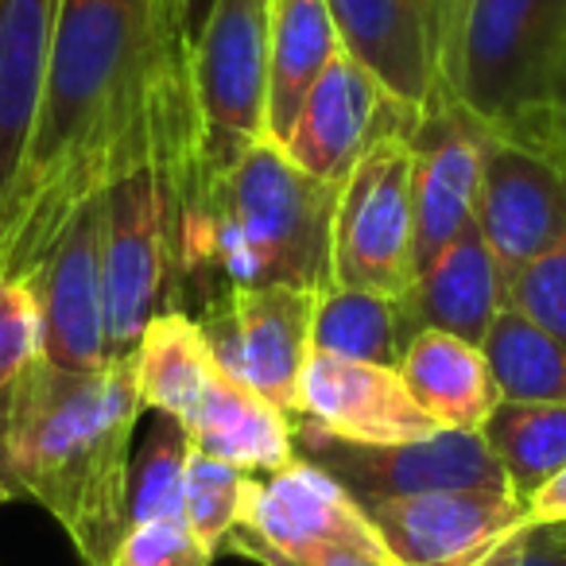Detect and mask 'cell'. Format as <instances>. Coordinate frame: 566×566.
I'll return each mask as SVG.
<instances>
[{
	"label": "cell",
	"mask_w": 566,
	"mask_h": 566,
	"mask_svg": "<svg viewBox=\"0 0 566 566\" xmlns=\"http://www.w3.org/2000/svg\"><path fill=\"white\" fill-rule=\"evenodd\" d=\"M346 48L326 0H272L268 12V140L283 144L303 102Z\"/></svg>",
	"instance_id": "7402d4cb"
},
{
	"label": "cell",
	"mask_w": 566,
	"mask_h": 566,
	"mask_svg": "<svg viewBox=\"0 0 566 566\" xmlns=\"http://www.w3.org/2000/svg\"><path fill=\"white\" fill-rule=\"evenodd\" d=\"M252 478L237 465L210 458L202 450H190L187 470H182V520L187 527L218 555L244 516Z\"/></svg>",
	"instance_id": "83f0119b"
},
{
	"label": "cell",
	"mask_w": 566,
	"mask_h": 566,
	"mask_svg": "<svg viewBox=\"0 0 566 566\" xmlns=\"http://www.w3.org/2000/svg\"><path fill=\"white\" fill-rule=\"evenodd\" d=\"M102 237V300L109 357H133L148 323L159 315L171 272L179 268V237L187 221V190L164 156L148 159L109 187Z\"/></svg>",
	"instance_id": "5b68a950"
},
{
	"label": "cell",
	"mask_w": 566,
	"mask_h": 566,
	"mask_svg": "<svg viewBox=\"0 0 566 566\" xmlns=\"http://www.w3.org/2000/svg\"><path fill=\"white\" fill-rule=\"evenodd\" d=\"M102 237L105 206L90 202L32 275L43 307V357L63 369H97L113 361L105 342Z\"/></svg>",
	"instance_id": "2e32d148"
},
{
	"label": "cell",
	"mask_w": 566,
	"mask_h": 566,
	"mask_svg": "<svg viewBox=\"0 0 566 566\" xmlns=\"http://www.w3.org/2000/svg\"><path fill=\"white\" fill-rule=\"evenodd\" d=\"M411 331H447L481 346L489 326L509 311V275L481 237L478 221L447 244L419 272L416 287L403 295Z\"/></svg>",
	"instance_id": "ac0fdd59"
},
{
	"label": "cell",
	"mask_w": 566,
	"mask_h": 566,
	"mask_svg": "<svg viewBox=\"0 0 566 566\" xmlns=\"http://www.w3.org/2000/svg\"><path fill=\"white\" fill-rule=\"evenodd\" d=\"M481 349L504 400L566 403V346L532 318L501 311Z\"/></svg>",
	"instance_id": "484cf974"
},
{
	"label": "cell",
	"mask_w": 566,
	"mask_h": 566,
	"mask_svg": "<svg viewBox=\"0 0 566 566\" xmlns=\"http://www.w3.org/2000/svg\"><path fill=\"white\" fill-rule=\"evenodd\" d=\"M136 357L97 369L40 361L0 396V473L63 524L82 566H105L128 532V465L140 423Z\"/></svg>",
	"instance_id": "7a4b0ae2"
},
{
	"label": "cell",
	"mask_w": 566,
	"mask_h": 566,
	"mask_svg": "<svg viewBox=\"0 0 566 566\" xmlns=\"http://www.w3.org/2000/svg\"><path fill=\"white\" fill-rule=\"evenodd\" d=\"M509 307L566 346V237L512 275Z\"/></svg>",
	"instance_id": "f546056e"
},
{
	"label": "cell",
	"mask_w": 566,
	"mask_h": 566,
	"mask_svg": "<svg viewBox=\"0 0 566 566\" xmlns=\"http://www.w3.org/2000/svg\"><path fill=\"white\" fill-rule=\"evenodd\" d=\"M213 551L187 527V520L133 524L105 566H210Z\"/></svg>",
	"instance_id": "4dcf8cb0"
},
{
	"label": "cell",
	"mask_w": 566,
	"mask_h": 566,
	"mask_svg": "<svg viewBox=\"0 0 566 566\" xmlns=\"http://www.w3.org/2000/svg\"><path fill=\"white\" fill-rule=\"evenodd\" d=\"M566 0H465L450 94L493 140L551 156Z\"/></svg>",
	"instance_id": "277c9868"
},
{
	"label": "cell",
	"mask_w": 566,
	"mask_h": 566,
	"mask_svg": "<svg viewBox=\"0 0 566 566\" xmlns=\"http://www.w3.org/2000/svg\"><path fill=\"white\" fill-rule=\"evenodd\" d=\"M187 434L195 450L237 465L249 478H268V473L283 470L300 458L295 454L292 416H283L275 403H268L252 388L237 385L221 369L206 388L198 411L190 416Z\"/></svg>",
	"instance_id": "ffe728a7"
},
{
	"label": "cell",
	"mask_w": 566,
	"mask_h": 566,
	"mask_svg": "<svg viewBox=\"0 0 566 566\" xmlns=\"http://www.w3.org/2000/svg\"><path fill=\"white\" fill-rule=\"evenodd\" d=\"M396 566H478L496 543H504L527 509L512 493H419L357 501Z\"/></svg>",
	"instance_id": "7c38bea8"
},
{
	"label": "cell",
	"mask_w": 566,
	"mask_h": 566,
	"mask_svg": "<svg viewBox=\"0 0 566 566\" xmlns=\"http://www.w3.org/2000/svg\"><path fill=\"white\" fill-rule=\"evenodd\" d=\"M63 0H0V202L32 144Z\"/></svg>",
	"instance_id": "d6986e66"
},
{
	"label": "cell",
	"mask_w": 566,
	"mask_h": 566,
	"mask_svg": "<svg viewBox=\"0 0 566 566\" xmlns=\"http://www.w3.org/2000/svg\"><path fill=\"white\" fill-rule=\"evenodd\" d=\"M12 501V489H9V481H4V473H0V504H9Z\"/></svg>",
	"instance_id": "d590c367"
},
{
	"label": "cell",
	"mask_w": 566,
	"mask_h": 566,
	"mask_svg": "<svg viewBox=\"0 0 566 566\" xmlns=\"http://www.w3.org/2000/svg\"><path fill=\"white\" fill-rule=\"evenodd\" d=\"M416 151L408 136L377 140L342 182L334 213V283L377 295L416 287V206H411Z\"/></svg>",
	"instance_id": "ba28073f"
},
{
	"label": "cell",
	"mask_w": 566,
	"mask_h": 566,
	"mask_svg": "<svg viewBox=\"0 0 566 566\" xmlns=\"http://www.w3.org/2000/svg\"><path fill=\"white\" fill-rule=\"evenodd\" d=\"M338 195L342 187L307 175L280 144H252L206 187L179 268H210L226 283H287L323 295L334 283Z\"/></svg>",
	"instance_id": "3957f363"
},
{
	"label": "cell",
	"mask_w": 566,
	"mask_h": 566,
	"mask_svg": "<svg viewBox=\"0 0 566 566\" xmlns=\"http://www.w3.org/2000/svg\"><path fill=\"white\" fill-rule=\"evenodd\" d=\"M318 292L287 283H226L198 318L226 377L260 392L283 416H300V385L311 357Z\"/></svg>",
	"instance_id": "8fae6325"
},
{
	"label": "cell",
	"mask_w": 566,
	"mask_h": 566,
	"mask_svg": "<svg viewBox=\"0 0 566 566\" xmlns=\"http://www.w3.org/2000/svg\"><path fill=\"white\" fill-rule=\"evenodd\" d=\"M190 434L179 419L159 416L140 454L128 465V527L148 520H182V470L190 458Z\"/></svg>",
	"instance_id": "4316f807"
},
{
	"label": "cell",
	"mask_w": 566,
	"mask_h": 566,
	"mask_svg": "<svg viewBox=\"0 0 566 566\" xmlns=\"http://www.w3.org/2000/svg\"><path fill=\"white\" fill-rule=\"evenodd\" d=\"M527 520L532 524H555V520H566V470L555 473L543 489H535L527 496Z\"/></svg>",
	"instance_id": "836d02e7"
},
{
	"label": "cell",
	"mask_w": 566,
	"mask_h": 566,
	"mask_svg": "<svg viewBox=\"0 0 566 566\" xmlns=\"http://www.w3.org/2000/svg\"><path fill=\"white\" fill-rule=\"evenodd\" d=\"M411 206H416V264L423 272L478 218L481 167L493 136L462 109L442 105L411 125Z\"/></svg>",
	"instance_id": "9a60e30c"
},
{
	"label": "cell",
	"mask_w": 566,
	"mask_h": 566,
	"mask_svg": "<svg viewBox=\"0 0 566 566\" xmlns=\"http://www.w3.org/2000/svg\"><path fill=\"white\" fill-rule=\"evenodd\" d=\"M133 357L144 411L171 416L187 427L210 380L218 377V361H213L202 326L182 311H159Z\"/></svg>",
	"instance_id": "603a6c76"
},
{
	"label": "cell",
	"mask_w": 566,
	"mask_h": 566,
	"mask_svg": "<svg viewBox=\"0 0 566 566\" xmlns=\"http://www.w3.org/2000/svg\"><path fill=\"white\" fill-rule=\"evenodd\" d=\"M300 416L346 442H416L442 431L411 396L400 369L311 349Z\"/></svg>",
	"instance_id": "e0dca14e"
},
{
	"label": "cell",
	"mask_w": 566,
	"mask_h": 566,
	"mask_svg": "<svg viewBox=\"0 0 566 566\" xmlns=\"http://www.w3.org/2000/svg\"><path fill=\"white\" fill-rule=\"evenodd\" d=\"M268 12L272 0H218L195 43L190 90L202 195L252 144L268 140Z\"/></svg>",
	"instance_id": "52a82bcc"
},
{
	"label": "cell",
	"mask_w": 566,
	"mask_h": 566,
	"mask_svg": "<svg viewBox=\"0 0 566 566\" xmlns=\"http://www.w3.org/2000/svg\"><path fill=\"white\" fill-rule=\"evenodd\" d=\"M156 156L187 190L182 252L202 206L190 66L167 55L151 0H63L32 144L0 202V275L32 280L71 221Z\"/></svg>",
	"instance_id": "6da1fadb"
},
{
	"label": "cell",
	"mask_w": 566,
	"mask_h": 566,
	"mask_svg": "<svg viewBox=\"0 0 566 566\" xmlns=\"http://www.w3.org/2000/svg\"><path fill=\"white\" fill-rule=\"evenodd\" d=\"M43 357V307L32 280L0 275V396Z\"/></svg>",
	"instance_id": "f1b7e54d"
},
{
	"label": "cell",
	"mask_w": 566,
	"mask_h": 566,
	"mask_svg": "<svg viewBox=\"0 0 566 566\" xmlns=\"http://www.w3.org/2000/svg\"><path fill=\"white\" fill-rule=\"evenodd\" d=\"M295 454L331 473L354 501L419 493H512L489 442L470 431H434L416 442H346L295 416ZM516 496V493H512Z\"/></svg>",
	"instance_id": "9c48e42d"
},
{
	"label": "cell",
	"mask_w": 566,
	"mask_h": 566,
	"mask_svg": "<svg viewBox=\"0 0 566 566\" xmlns=\"http://www.w3.org/2000/svg\"><path fill=\"white\" fill-rule=\"evenodd\" d=\"M473 221L512 280L566 237V167L543 151L489 140Z\"/></svg>",
	"instance_id": "5bb4252c"
},
{
	"label": "cell",
	"mask_w": 566,
	"mask_h": 566,
	"mask_svg": "<svg viewBox=\"0 0 566 566\" xmlns=\"http://www.w3.org/2000/svg\"><path fill=\"white\" fill-rule=\"evenodd\" d=\"M478 566H566V520L555 524H520L496 543Z\"/></svg>",
	"instance_id": "1f68e13d"
},
{
	"label": "cell",
	"mask_w": 566,
	"mask_h": 566,
	"mask_svg": "<svg viewBox=\"0 0 566 566\" xmlns=\"http://www.w3.org/2000/svg\"><path fill=\"white\" fill-rule=\"evenodd\" d=\"M213 4H218V0H151V9H156V32L175 63L190 66L195 43H198V35H202L206 20H210Z\"/></svg>",
	"instance_id": "d6a6232c"
},
{
	"label": "cell",
	"mask_w": 566,
	"mask_h": 566,
	"mask_svg": "<svg viewBox=\"0 0 566 566\" xmlns=\"http://www.w3.org/2000/svg\"><path fill=\"white\" fill-rule=\"evenodd\" d=\"M551 159L566 167V71H563V82H558L555 117H551Z\"/></svg>",
	"instance_id": "e575fe53"
},
{
	"label": "cell",
	"mask_w": 566,
	"mask_h": 566,
	"mask_svg": "<svg viewBox=\"0 0 566 566\" xmlns=\"http://www.w3.org/2000/svg\"><path fill=\"white\" fill-rule=\"evenodd\" d=\"M481 439L509 473L520 501L566 470V403H516L501 400Z\"/></svg>",
	"instance_id": "d4e9b609"
},
{
	"label": "cell",
	"mask_w": 566,
	"mask_h": 566,
	"mask_svg": "<svg viewBox=\"0 0 566 566\" xmlns=\"http://www.w3.org/2000/svg\"><path fill=\"white\" fill-rule=\"evenodd\" d=\"M221 551L260 566H377L388 558L354 496L303 458L252 478L244 516Z\"/></svg>",
	"instance_id": "8992f818"
},
{
	"label": "cell",
	"mask_w": 566,
	"mask_h": 566,
	"mask_svg": "<svg viewBox=\"0 0 566 566\" xmlns=\"http://www.w3.org/2000/svg\"><path fill=\"white\" fill-rule=\"evenodd\" d=\"M400 377L442 431L481 434L504 400L485 349L447 331H419L400 357Z\"/></svg>",
	"instance_id": "44dd1931"
},
{
	"label": "cell",
	"mask_w": 566,
	"mask_h": 566,
	"mask_svg": "<svg viewBox=\"0 0 566 566\" xmlns=\"http://www.w3.org/2000/svg\"><path fill=\"white\" fill-rule=\"evenodd\" d=\"M346 51L411 113L454 105L458 28L465 0H326Z\"/></svg>",
	"instance_id": "30bf717a"
},
{
	"label": "cell",
	"mask_w": 566,
	"mask_h": 566,
	"mask_svg": "<svg viewBox=\"0 0 566 566\" xmlns=\"http://www.w3.org/2000/svg\"><path fill=\"white\" fill-rule=\"evenodd\" d=\"M411 125L416 117L342 48L307 94L280 148L307 175L342 187L373 144L396 133L411 136Z\"/></svg>",
	"instance_id": "4fadbf2b"
},
{
	"label": "cell",
	"mask_w": 566,
	"mask_h": 566,
	"mask_svg": "<svg viewBox=\"0 0 566 566\" xmlns=\"http://www.w3.org/2000/svg\"><path fill=\"white\" fill-rule=\"evenodd\" d=\"M411 338H416V331H411L403 300L357 292V287H342V283H331L318 295L315 326H311V346L318 354L400 369V357Z\"/></svg>",
	"instance_id": "cb8c5ba5"
}]
</instances>
